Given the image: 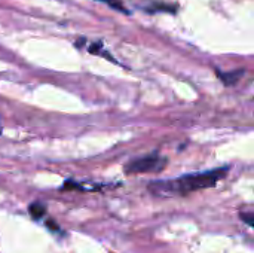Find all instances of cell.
<instances>
[{
	"mask_svg": "<svg viewBox=\"0 0 254 253\" xmlns=\"http://www.w3.org/2000/svg\"><path fill=\"white\" fill-rule=\"evenodd\" d=\"M243 75H244V70H235V72H229V73H223V72L217 70V76L223 81L225 85H234V84H237Z\"/></svg>",
	"mask_w": 254,
	"mask_h": 253,
	"instance_id": "3957f363",
	"label": "cell"
},
{
	"mask_svg": "<svg viewBox=\"0 0 254 253\" xmlns=\"http://www.w3.org/2000/svg\"><path fill=\"white\" fill-rule=\"evenodd\" d=\"M241 216V221H244L249 227H254V222H253V213H241L240 215Z\"/></svg>",
	"mask_w": 254,
	"mask_h": 253,
	"instance_id": "5b68a950",
	"label": "cell"
},
{
	"mask_svg": "<svg viewBox=\"0 0 254 253\" xmlns=\"http://www.w3.org/2000/svg\"><path fill=\"white\" fill-rule=\"evenodd\" d=\"M46 227H48L51 231H60V227H58L54 221H48V222H46Z\"/></svg>",
	"mask_w": 254,
	"mask_h": 253,
	"instance_id": "8992f818",
	"label": "cell"
},
{
	"mask_svg": "<svg viewBox=\"0 0 254 253\" xmlns=\"http://www.w3.org/2000/svg\"><path fill=\"white\" fill-rule=\"evenodd\" d=\"M103 1H107V3H110L112 6H115V9H121V10H124V6H122L119 1H115V0H103Z\"/></svg>",
	"mask_w": 254,
	"mask_h": 253,
	"instance_id": "52a82bcc",
	"label": "cell"
},
{
	"mask_svg": "<svg viewBox=\"0 0 254 253\" xmlns=\"http://www.w3.org/2000/svg\"><path fill=\"white\" fill-rule=\"evenodd\" d=\"M0 134H1V128H0Z\"/></svg>",
	"mask_w": 254,
	"mask_h": 253,
	"instance_id": "ba28073f",
	"label": "cell"
},
{
	"mask_svg": "<svg viewBox=\"0 0 254 253\" xmlns=\"http://www.w3.org/2000/svg\"><path fill=\"white\" fill-rule=\"evenodd\" d=\"M167 158L161 157L158 152L144 155L141 158L131 160L125 166V173L127 174H141V173H156L162 171L167 166Z\"/></svg>",
	"mask_w": 254,
	"mask_h": 253,
	"instance_id": "7a4b0ae2",
	"label": "cell"
},
{
	"mask_svg": "<svg viewBox=\"0 0 254 253\" xmlns=\"http://www.w3.org/2000/svg\"><path fill=\"white\" fill-rule=\"evenodd\" d=\"M28 212H30V215L33 216V219L39 221V219H42V218L46 215V206H45L43 203H39V201H36V203L30 204V207H28Z\"/></svg>",
	"mask_w": 254,
	"mask_h": 253,
	"instance_id": "277c9868",
	"label": "cell"
},
{
	"mask_svg": "<svg viewBox=\"0 0 254 253\" xmlns=\"http://www.w3.org/2000/svg\"><path fill=\"white\" fill-rule=\"evenodd\" d=\"M229 170L231 167L225 166L213 169L210 171L183 174L176 179L155 180L149 183L147 189L156 197H186L192 192L216 186L223 177H226Z\"/></svg>",
	"mask_w": 254,
	"mask_h": 253,
	"instance_id": "6da1fadb",
	"label": "cell"
}]
</instances>
